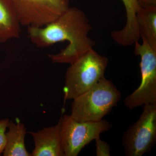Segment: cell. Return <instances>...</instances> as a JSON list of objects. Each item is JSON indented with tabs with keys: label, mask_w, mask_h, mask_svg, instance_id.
Returning <instances> with one entry per match:
<instances>
[{
	"label": "cell",
	"mask_w": 156,
	"mask_h": 156,
	"mask_svg": "<svg viewBox=\"0 0 156 156\" xmlns=\"http://www.w3.org/2000/svg\"><path fill=\"white\" fill-rule=\"evenodd\" d=\"M92 29L86 14L76 7H69L44 26L28 27L27 32L31 41L39 48L68 41L69 44L65 49L48 56L54 63L71 64L95 46V42L89 37Z\"/></svg>",
	"instance_id": "obj_1"
},
{
	"label": "cell",
	"mask_w": 156,
	"mask_h": 156,
	"mask_svg": "<svg viewBox=\"0 0 156 156\" xmlns=\"http://www.w3.org/2000/svg\"><path fill=\"white\" fill-rule=\"evenodd\" d=\"M121 97L119 89L104 76L87 92L73 99L70 115L79 122L101 121L117 106Z\"/></svg>",
	"instance_id": "obj_2"
},
{
	"label": "cell",
	"mask_w": 156,
	"mask_h": 156,
	"mask_svg": "<svg viewBox=\"0 0 156 156\" xmlns=\"http://www.w3.org/2000/svg\"><path fill=\"white\" fill-rule=\"evenodd\" d=\"M108 61L92 49L70 64L66 74L65 100H73L97 83L104 76Z\"/></svg>",
	"instance_id": "obj_3"
},
{
	"label": "cell",
	"mask_w": 156,
	"mask_h": 156,
	"mask_svg": "<svg viewBox=\"0 0 156 156\" xmlns=\"http://www.w3.org/2000/svg\"><path fill=\"white\" fill-rule=\"evenodd\" d=\"M58 122L64 156H78L85 146L112 128L106 120L79 122L66 114L62 116Z\"/></svg>",
	"instance_id": "obj_4"
},
{
	"label": "cell",
	"mask_w": 156,
	"mask_h": 156,
	"mask_svg": "<svg viewBox=\"0 0 156 156\" xmlns=\"http://www.w3.org/2000/svg\"><path fill=\"white\" fill-rule=\"evenodd\" d=\"M142 43H134V53L140 56L141 83L125 100V105L132 110L149 104L156 103V50H154L144 38Z\"/></svg>",
	"instance_id": "obj_5"
},
{
	"label": "cell",
	"mask_w": 156,
	"mask_h": 156,
	"mask_svg": "<svg viewBox=\"0 0 156 156\" xmlns=\"http://www.w3.org/2000/svg\"><path fill=\"white\" fill-rule=\"evenodd\" d=\"M156 142V103L144 105L138 120L123 135L122 144L127 156H142Z\"/></svg>",
	"instance_id": "obj_6"
},
{
	"label": "cell",
	"mask_w": 156,
	"mask_h": 156,
	"mask_svg": "<svg viewBox=\"0 0 156 156\" xmlns=\"http://www.w3.org/2000/svg\"><path fill=\"white\" fill-rule=\"evenodd\" d=\"M21 25L42 27L69 8V0H11Z\"/></svg>",
	"instance_id": "obj_7"
},
{
	"label": "cell",
	"mask_w": 156,
	"mask_h": 156,
	"mask_svg": "<svg viewBox=\"0 0 156 156\" xmlns=\"http://www.w3.org/2000/svg\"><path fill=\"white\" fill-rule=\"evenodd\" d=\"M33 138L32 156H64L62 146L59 122L56 126L28 132Z\"/></svg>",
	"instance_id": "obj_8"
},
{
	"label": "cell",
	"mask_w": 156,
	"mask_h": 156,
	"mask_svg": "<svg viewBox=\"0 0 156 156\" xmlns=\"http://www.w3.org/2000/svg\"><path fill=\"white\" fill-rule=\"evenodd\" d=\"M122 1L126 10V24L122 29L112 32L111 36L117 44L126 47L134 44L140 38L136 15L141 8L137 0Z\"/></svg>",
	"instance_id": "obj_9"
},
{
	"label": "cell",
	"mask_w": 156,
	"mask_h": 156,
	"mask_svg": "<svg viewBox=\"0 0 156 156\" xmlns=\"http://www.w3.org/2000/svg\"><path fill=\"white\" fill-rule=\"evenodd\" d=\"M11 0H0V43L19 38L21 28Z\"/></svg>",
	"instance_id": "obj_10"
},
{
	"label": "cell",
	"mask_w": 156,
	"mask_h": 156,
	"mask_svg": "<svg viewBox=\"0 0 156 156\" xmlns=\"http://www.w3.org/2000/svg\"><path fill=\"white\" fill-rule=\"evenodd\" d=\"M9 131L6 133V144L3 152L4 156H31L26 148V129L24 124L17 121L9 122Z\"/></svg>",
	"instance_id": "obj_11"
},
{
	"label": "cell",
	"mask_w": 156,
	"mask_h": 156,
	"mask_svg": "<svg viewBox=\"0 0 156 156\" xmlns=\"http://www.w3.org/2000/svg\"><path fill=\"white\" fill-rule=\"evenodd\" d=\"M140 37L156 50V7L141 8L136 15Z\"/></svg>",
	"instance_id": "obj_12"
},
{
	"label": "cell",
	"mask_w": 156,
	"mask_h": 156,
	"mask_svg": "<svg viewBox=\"0 0 156 156\" xmlns=\"http://www.w3.org/2000/svg\"><path fill=\"white\" fill-rule=\"evenodd\" d=\"M96 147V156H111V150L109 145L105 142L101 140L100 136L95 140Z\"/></svg>",
	"instance_id": "obj_13"
},
{
	"label": "cell",
	"mask_w": 156,
	"mask_h": 156,
	"mask_svg": "<svg viewBox=\"0 0 156 156\" xmlns=\"http://www.w3.org/2000/svg\"><path fill=\"white\" fill-rule=\"evenodd\" d=\"M9 119L0 120V155L3 153L5 147L6 142V130L9 123Z\"/></svg>",
	"instance_id": "obj_14"
},
{
	"label": "cell",
	"mask_w": 156,
	"mask_h": 156,
	"mask_svg": "<svg viewBox=\"0 0 156 156\" xmlns=\"http://www.w3.org/2000/svg\"><path fill=\"white\" fill-rule=\"evenodd\" d=\"M141 8L156 7V0H137Z\"/></svg>",
	"instance_id": "obj_15"
}]
</instances>
